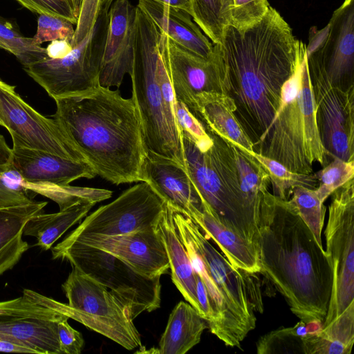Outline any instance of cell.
<instances>
[{"mask_svg":"<svg viewBox=\"0 0 354 354\" xmlns=\"http://www.w3.org/2000/svg\"><path fill=\"white\" fill-rule=\"evenodd\" d=\"M314 174L318 180L315 190L324 203L335 190L353 178L354 161L347 162L335 157Z\"/></svg>","mask_w":354,"mask_h":354,"instance_id":"36","label":"cell"},{"mask_svg":"<svg viewBox=\"0 0 354 354\" xmlns=\"http://www.w3.org/2000/svg\"><path fill=\"white\" fill-rule=\"evenodd\" d=\"M0 125L3 126V123H2V122L1 121V120H0Z\"/></svg>","mask_w":354,"mask_h":354,"instance_id":"50","label":"cell"},{"mask_svg":"<svg viewBox=\"0 0 354 354\" xmlns=\"http://www.w3.org/2000/svg\"><path fill=\"white\" fill-rule=\"evenodd\" d=\"M68 318L61 320L57 324V335L62 354H80L84 341L82 334L68 323Z\"/></svg>","mask_w":354,"mask_h":354,"instance_id":"42","label":"cell"},{"mask_svg":"<svg viewBox=\"0 0 354 354\" xmlns=\"http://www.w3.org/2000/svg\"><path fill=\"white\" fill-rule=\"evenodd\" d=\"M77 22L71 44L74 47L93 28L102 10V0H73Z\"/></svg>","mask_w":354,"mask_h":354,"instance_id":"40","label":"cell"},{"mask_svg":"<svg viewBox=\"0 0 354 354\" xmlns=\"http://www.w3.org/2000/svg\"><path fill=\"white\" fill-rule=\"evenodd\" d=\"M246 206L258 228L260 206L268 192L270 178L263 166L246 149L230 142Z\"/></svg>","mask_w":354,"mask_h":354,"instance_id":"29","label":"cell"},{"mask_svg":"<svg viewBox=\"0 0 354 354\" xmlns=\"http://www.w3.org/2000/svg\"><path fill=\"white\" fill-rule=\"evenodd\" d=\"M323 330V322L299 321L288 328L280 327L261 337L257 342L259 354L304 353V337L317 334Z\"/></svg>","mask_w":354,"mask_h":354,"instance_id":"30","label":"cell"},{"mask_svg":"<svg viewBox=\"0 0 354 354\" xmlns=\"http://www.w3.org/2000/svg\"><path fill=\"white\" fill-rule=\"evenodd\" d=\"M322 142L328 155L354 161V86H334L320 70L308 66Z\"/></svg>","mask_w":354,"mask_h":354,"instance_id":"15","label":"cell"},{"mask_svg":"<svg viewBox=\"0 0 354 354\" xmlns=\"http://www.w3.org/2000/svg\"><path fill=\"white\" fill-rule=\"evenodd\" d=\"M177 8L182 9L191 15V0H154Z\"/></svg>","mask_w":354,"mask_h":354,"instance_id":"48","label":"cell"},{"mask_svg":"<svg viewBox=\"0 0 354 354\" xmlns=\"http://www.w3.org/2000/svg\"><path fill=\"white\" fill-rule=\"evenodd\" d=\"M207 328V322L191 304L180 301L169 315L158 353L185 354L199 343Z\"/></svg>","mask_w":354,"mask_h":354,"instance_id":"27","label":"cell"},{"mask_svg":"<svg viewBox=\"0 0 354 354\" xmlns=\"http://www.w3.org/2000/svg\"><path fill=\"white\" fill-rule=\"evenodd\" d=\"M114 0H102V8L109 10V7Z\"/></svg>","mask_w":354,"mask_h":354,"instance_id":"49","label":"cell"},{"mask_svg":"<svg viewBox=\"0 0 354 354\" xmlns=\"http://www.w3.org/2000/svg\"><path fill=\"white\" fill-rule=\"evenodd\" d=\"M12 150L8 145L4 137L0 134V169L5 171L12 170Z\"/></svg>","mask_w":354,"mask_h":354,"instance_id":"46","label":"cell"},{"mask_svg":"<svg viewBox=\"0 0 354 354\" xmlns=\"http://www.w3.org/2000/svg\"><path fill=\"white\" fill-rule=\"evenodd\" d=\"M48 57L60 59L68 55L73 50L71 42L68 40L52 41L46 48Z\"/></svg>","mask_w":354,"mask_h":354,"instance_id":"45","label":"cell"},{"mask_svg":"<svg viewBox=\"0 0 354 354\" xmlns=\"http://www.w3.org/2000/svg\"><path fill=\"white\" fill-rule=\"evenodd\" d=\"M246 150L265 168L272 185V194L275 196L288 200L292 189L295 187L303 186L315 189L318 186V180L314 173L306 174L292 171L274 159L254 151Z\"/></svg>","mask_w":354,"mask_h":354,"instance_id":"33","label":"cell"},{"mask_svg":"<svg viewBox=\"0 0 354 354\" xmlns=\"http://www.w3.org/2000/svg\"><path fill=\"white\" fill-rule=\"evenodd\" d=\"M255 152L292 171L309 174L328 155L319 135L306 55L282 88L281 102Z\"/></svg>","mask_w":354,"mask_h":354,"instance_id":"5","label":"cell"},{"mask_svg":"<svg viewBox=\"0 0 354 354\" xmlns=\"http://www.w3.org/2000/svg\"><path fill=\"white\" fill-rule=\"evenodd\" d=\"M221 93L253 144L261 143L281 102L282 88L306 56V46L272 7L253 26L229 25L219 44Z\"/></svg>","mask_w":354,"mask_h":354,"instance_id":"1","label":"cell"},{"mask_svg":"<svg viewBox=\"0 0 354 354\" xmlns=\"http://www.w3.org/2000/svg\"><path fill=\"white\" fill-rule=\"evenodd\" d=\"M12 143V170L28 184L68 185L79 178L96 176L85 162Z\"/></svg>","mask_w":354,"mask_h":354,"instance_id":"20","label":"cell"},{"mask_svg":"<svg viewBox=\"0 0 354 354\" xmlns=\"http://www.w3.org/2000/svg\"><path fill=\"white\" fill-rule=\"evenodd\" d=\"M308 66L320 70L334 86H354V0H345L322 30L311 28Z\"/></svg>","mask_w":354,"mask_h":354,"instance_id":"13","label":"cell"},{"mask_svg":"<svg viewBox=\"0 0 354 354\" xmlns=\"http://www.w3.org/2000/svg\"><path fill=\"white\" fill-rule=\"evenodd\" d=\"M289 199L297 208L299 216L313 234L322 248V231L324 226L326 207L315 189L297 186L292 189Z\"/></svg>","mask_w":354,"mask_h":354,"instance_id":"35","label":"cell"},{"mask_svg":"<svg viewBox=\"0 0 354 354\" xmlns=\"http://www.w3.org/2000/svg\"><path fill=\"white\" fill-rule=\"evenodd\" d=\"M46 201L0 208V276L12 269L30 246L22 239L26 222L43 212Z\"/></svg>","mask_w":354,"mask_h":354,"instance_id":"26","label":"cell"},{"mask_svg":"<svg viewBox=\"0 0 354 354\" xmlns=\"http://www.w3.org/2000/svg\"><path fill=\"white\" fill-rule=\"evenodd\" d=\"M233 0H191V17L213 44H220L231 24Z\"/></svg>","mask_w":354,"mask_h":354,"instance_id":"31","label":"cell"},{"mask_svg":"<svg viewBox=\"0 0 354 354\" xmlns=\"http://www.w3.org/2000/svg\"><path fill=\"white\" fill-rule=\"evenodd\" d=\"M136 6L129 0H114L108 10L109 24L99 76L100 85L119 88L130 75L133 62Z\"/></svg>","mask_w":354,"mask_h":354,"instance_id":"19","label":"cell"},{"mask_svg":"<svg viewBox=\"0 0 354 354\" xmlns=\"http://www.w3.org/2000/svg\"><path fill=\"white\" fill-rule=\"evenodd\" d=\"M143 181L150 184L165 201L182 213L203 209L202 199L186 168L169 158L148 150Z\"/></svg>","mask_w":354,"mask_h":354,"instance_id":"21","label":"cell"},{"mask_svg":"<svg viewBox=\"0 0 354 354\" xmlns=\"http://www.w3.org/2000/svg\"><path fill=\"white\" fill-rule=\"evenodd\" d=\"M0 351L6 353H35L33 350L25 346L4 339H0Z\"/></svg>","mask_w":354,"mask_h":354,"instance_id":"47","label":"cell"},{"mask_svg":"<svg viewBox=\"0 0 354 354\" xmlns=\"http://www.w3.org/2000/svg\"><path fill=\"white\" fill-rule=\"evenodd\" d=\"M53 259L68 261L104 286L129 308L133 319L160 308V277L149 278L120 258L77 241L62 240L51 248Z\"/></svg>","mask_w":354,"mask_h":354,"instance_id":"8","label":"cell"},{"mask_svg":"<svg viewBox=\"0 0 354 354\" xmlns=\"http://www.w3.org/2000/svg\"><path fill=\"white\" fill-rule=\"evenodd\" d=\"M235 106L226 95L219 92H202L195 98L192 113L207 131L249 151L253 144L236 119Z\"/></svg>","mask_w":354,"mask_h":354,"instance_id":"24","label":"cell"},{"mask_svg":"<svg viewBox=\"0 0 354 354\" xmlns=\"http://www.w3.org/2000/svg\"><path fill=\"white\" fill-rule=\"evenodd\" d=\"M172 207V206H171ZM173 208L178 234L186 238L202 259L221 293L236 328L243 340L256 326L254 311L262 312L261 291L250 273L235 269L208 241L198 225L187 214Z\"/></svg>","mask_w":354,"mask_h":354,"instance_id":"9","label":"cell"},{"mask_svg":"<svg viewBox=\"0 0 354 354\" xmlns=\"http://www.w3.org/2000/svg\"><path fill=\"white\" fill-rule=\"evenodd\" d=\"M109 24L102 8L93 28L60 59L46 57L24 68L55 100L100 85L99 76Z\"/></svg>","mask_w":354,"mask_h":354,"instance_id":"10","label":"cell"},{"mask_svg":"<svg viewBox=\"0 0 354 354\" xmlns=\"http://www.w3.org/2000/svg\"><path fill=\"white\" fill-rule=\"evenodd\" d=\"M5 171L0 169V208L29 203L34 200L28 192L20 189L5 178Z\"/></svg>","mask_w":354,"mask_h":354,"instance_id":"43","label":"cell"},{"mask_svg":"<svg viewBox=\"0 0 354 354\" xmlns=\"http://www.w3.org/2000/svg\"><path fill=\"white\" fill-rule=\"evenodd\" d=\"M165 201L147 182L124 191L113 201L86 216L67 236L87 234L117 236L153 227L163 211Z\"/></svg>","mask_w":354,"mask_h":354,"instance_id":"12","label":"cell"},{"mask_svg":"<svg viewBox=\"0 0 354 354\" xmlns=\"http://www.w3.org/2000/svg\"><path fill=\"white\" fill-rule=\"evenodd\" d=\"M257 226L259 273L283 295L300 320L324 323L333 286L326 251L290 201L269 191L262 198Z\"/></svg>","mask_w":354,"mask_h":354,"instance_id":"2","label":"cell"},{"mask_svg":"<svg viewBox=\"0 0 354 354\" xmlns=\"http://www.w3.org/2000/svg\"><path fill=\"white\" fill-rule=\"evenodd\" d=\"M74 33V25L68 19L56 15L39 14L37 32L32 39L37 45L55 40L71 42Z\"/></svg>","mask_w":354,"mask_h":354,"instance_id":"37","label":"cell"},{"mask_svg":"<svg viewBox=\"0 0 354 354\" xmlns=\"http://www.w3.org/2000/svg\"><path fill=\"white\" fill-rule=\"evenodd\" d=\"M55 101L51 118L96 176L116 185L143 181L148 149L132 97L99 85Z\"/></svg>","mask_w":354,"mask_h":354,"instance_id":"3","label":"cell"},{"mask_svg":"<svg viewBox=\"0 0 354 354\" xmlns=\"http://www.w3.org/2000/svg\"><path fill=\"white\" fill-rule=\"evenodd\" d=\"M154 226L122 235L66 236L64 240L104 250L124 260L149 278L160 277L169 272L170 267L165 245Z\"/></svg>","mask_w":354,"mask_h":354,"instance_id":"18","label":"cell"},{"mask_svg":"<svg viewBox=\"0 0 354 354\" xmlns=\"http://www.w3.org/2000/svg\"><path fill=\"white\" fill-rule=\"evenodd\" d=\"M21 6L37 14L59 16L77 24V16L73 0H16Z\"/></svg>","mask_w":354,"mask_h":354,"instance_id":"41","label":"cell"},{"mask_svg":"<svg viewBox=\"0 0 354 354\" xmlns=\"http://www.w3.org/2000/svg\"><path fill=\"white\" fill-rule=\"evenodd\" d=\"M0 48L14 55L24 68L48 57L46 50L32 37H25L17 25L0 16Z\"/></svg>","mask_w":354,"mask_h":354,"instance_id":"34","label":"cell"},{"mask_svg":"<svg viewBox=\"0 0 354 354\" xmlns=\"http://www.w3.org/2000/svg\"><path fill=\"white\" fill-rule=\"evenodd\" d=\"M17 183L28 192L44 195L54 201L58 204L59 210L81 203L96 204L111 198L113 194L110 190L100 188L28 184L20 176Z\"/></svg>","mask_w":354,"mask_h":354,"instance_id":"32","label":"cell"},{"mask_svg":"<svg viewBox=\"0 0 354 354\" xmlns=\"http://www.w3.org/2000/svg\"><path fill=\"white\" fill-rule=\"evenodd\" d=\"M183 213L189 216L208 239H212L235 269L250 274L259 273L261 266L257 248L224 226L210 212L206 205Z\"/></svg>","mask_w":354,"mask_h":354,"instance_id":"23","label":"cell"},{"mask_svg":"<svg viewBox=\"0 0 354 354\" xmlns=\"http://www.w3.org/2000/svg\"><path fill=\"white\" fill-rule=\"evenodd\" d=\"M62 289L64 304L35 291L24 290L39 303L108 337L127 350L141 346L129 308L104 286L72 266Z\"/></svg>","mask_w":354,"mask_h":354,"instance_id":"7","label":"cell"},{"mask_svg":"<svg viewBox=\"0 0 354 354\" xmlns=\"http://www.w3.org/2000/svg\"><path fill=\"white\" fill-rule=\"evenodd\" d=\"M0 120L12 142L65 158L85 162L55 119L26 102L15 86L0 80Z\"/></svg>","mask_w":354,"mask_h":354,"instance_id":"14","label":"cell"},{"mask_svg":"<svg viewBox=\"0 0 354 354\" xmlns=\"http://www.w3.org/2000/svg\"><path fill=\"white\" fill-rule=\"evenodd\" d=\"M270 6L268 0H233L230 25L238 30L249 28L263 19Z\"/></svg>","mask_w":354,"mask_h":354,"instance_id":"39","label":"cell"},{"mask_svg":"<svg viewBox=\"0 0 354 354\" xmlns=\"http://www.w3.org/2000/svg\"><path fill=\"white\" fill-rule=\"evenodd\" d=\"M138 6L156 24L160 33L193 53L208 58L214 44L187 12L154 0H138Z\"/></svg>","mask_w":354,"mask_h":354,"instance_id":"22","label":"cell"},{"mask_svg":"<svg viewBox=\"0 0 354 354\" xmlns=\"http://www.w3.org/2000/svg\"><path fill=\"white\" fill-rule=\"evenodd\" d=\"M160 32L136 6L134 56L129 75L132 97L148 150L186 168L183 136L176 115V97L159 52Z\"/></svg>","mask_w":354,"mask_h":354,"instance_id":"4","label":"cell"},{"mask_svg":"<svg viewBox=\"0 0 354 354\" xmlns=\"http://www.w3.org/2000/svg\"><path fill=\"white\" fill-rule=\"evenodd\" d=\"M196 296L201 309L200 315L209 323L212 318L209 299L207 289L200 277L196 274Z\"/></svg>","mask_w":354,"mask_h":354,"instance_id":"44","label":"cell"},{"mask_svg":"<svg viewBox=\"0 0 354 354\" xmlns=\"http://www.w3.org/2000/svg\"><path fill=\"white\" fill-rule=\"evenodd\" d=\"M176 115L182 135L191 140L202 151L208 150L213 140L202 122L182 102L176 99Z\"/></svg>","mask_w":354,"mask_h":354,"instance_id":"38","label":"cell"},{"mask_svg":"<svg viewBox=\"0 0 354 354\" xmlns=\"http://www.w3.org/2000/svg\"><path fill=\"white\" fill-rule=\"evenodd\" d=\"M66 318L24 290L22 296L0 301V339L25 346L37 354H62L57 324Z\"/></svg>","mask_w":354,"mask_h":354,"instance_id":"16","label":"cell"},{"mask_svg":"<svg viewBox=\"0 0 354 354\" xmlns=\"http://www.w3.org/2000/svg\"><path fill=\"white\" fill-rule=\"evenodd\" d=\"M159 52L169 74L176 99L192 112L196 96L202 92H219V44H214L208 58L202 57L160 33Z\"/></svg>","mask_w":354,"mask_h":354,"instance_id":"17","label":"cell"},{"mask_svg":"<svg viewBox=\"0 0 354 354\" xmlns=\"http://www.w3.org/2000/svg\"><path fill=\"white\" fill-rule=\"evenodd\" d=\"M207 132L213 145L205 151L182 135L186 169L212 214L257 249L258 228L241 193L230 142Z\"/></svg>","mask_w":354,"mask_h":354,"instance_id":"6","label":"cell"},{"mask_svg":"<svg viewBox=\"0 0 354 354\" xmlns=\"http://www.w3.org/2000/svg\"><path fill=\"white\" fill-rule=\"evenodd\" d=\"M95 205L81 203L57 213L36 214L25 224L23 234L35 237V245L41 250L51 249L54 243L71 227L84 218Z\"/></svg>","mask_w":354,"mask_h":354,"instance_id":"28","label":"cell"},{"mask_svg":"<svg viewBox=\"0 0 354 354\" xmlns=\"http://www.w3.org/2000/svg\"><path fill=\"white\" fill-rule=\"evenodd\" d=\"M166 250L171 279L185 300L201 314L196 296V273L186 249L180 241L173 218V208L165 201L155 226Z\"/></svg>","mask_w":354,"mask_h":354,"instance_id":"25","label":"cell"},{"mask_svg":"<svg viewBox=\"0 0 354 354\" xmlns=\"http://www.w3.org/2000/svg\"><path fill=\"white\" fill-rule=\"evenodd\" d=\"M324 235L333 271V286L323 328L354 311V180L331 194Z\"/></svg>","mask_w":354,"mask_h":354,"instance_id":"11","label":"cell"}]
</instances>
